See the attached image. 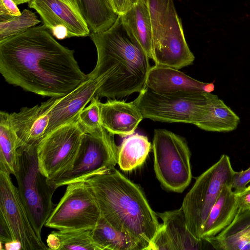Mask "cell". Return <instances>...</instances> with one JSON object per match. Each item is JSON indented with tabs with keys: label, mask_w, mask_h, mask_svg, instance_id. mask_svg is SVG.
<instances>
[{
	"label": "cell",
	"mask_w": 250,
	"mask_h": 250,
	"mask_svg": "<svg viewBox=\"0 0 250 250\" xmlns=\"http://www.w3.org/2000/svg\"><path fill=\"white\" fill-rule=\"evenodd\" d=\"M97 96L93 98L89 105L79 113L77 121L85 132H92L103 126L101 122V102Z\"/></svg>",
	"instance_id": "obj_28"
},
{
	"label": "cell",
	"mask_w": 250,
	"mask_h": 250,
	"mask_svg": "<svg viewBox=\"0 0 250 250\" xmlns=\"http://www.w3.org/2000/svg\"><path fill=\"white\" fill-rule=\"evenodd\" d=\"M236 194L238 204L236 215L250 211V185L242 192Z\"/></svg>",
	"instance_id": "obj_32"
},
{
	"label": "cell",
	"mask_w": 250,
	"mask_h": 250,
	"mask_svg": "<svg viewBox=\"0 0 250 250\" xmlns=\"http://www.w3.org/2000/svg\"><path fill=\"white\" fill-rule=\"evenodd\" d=\"M150 15L152 51L157 52L185 38L173 0H145Z\"/></svg>",
	"instance_id": "obj_15"
},
{
	"label": "cell",
	"mask_w": 250,
	"mask_h": 250,
	"mask_svg": "<svg viewBox=\"0 0 250 250\" xmlns=\"http://www.w3.org/2000/svg\"><path fill=\"white\" fill-rule=\"evenodd\" d=\"M92 229L53 231L48 236L50 250H100L92 236Z\"/></svg>",
	"instance_id": "obj_26"
},
{
	"label": "cell",
	"mask_w": 250,
	"mask_h": 250,
	"mask_svg": "<svg viewBox=\"0 0 250 250\" xmlns=\"http://www.w3.org/2000/svg\"><path fill=\"white\" fill-rule=\"evenodd\" d=\"M163 224L152 240L148 250H197L202 249V240L189 230L183 209L158 213Z\"/></svg>",
	"instance_id": "obj_14"
},
{
	"label": "cell",
	"mask_w": 250,
	"mask_h": 250,
	"mask_svg": "<svg viewBox=\"0 0 250 250\" xmlns=\"http://www.w3.org/2000/svg\"><path fill=\"white\" fill-rule=\"evenodd\" d=\"M28 6L39 14L43 25L59 40L90 34L78 0H32Z\"/></svg>",
	"instance_id": "obj_12"
},
{
	"label": "cell",
	"mask_w": 250,
	"mask_h": 250,
	"mask_svg": "<svg viewBox=\"0 0 250 250\" xmlns=\"http://www.w3.org/2000/svg\"><path fill=\"white\" fill-rule=\"evenodd\" d=\"M92 232L100 250H144L136 240L115 229L102 216Z\"/></svg>",
	"instance_id": "obj_25"
},
{
	"label": "cell",
	"mask_w": 250,
	"mask_h": 250,
	"mask_svg": "<svg viewBox=\"0 0 250 250\" xmlns=\"http://www.w3.org/2000/svg\"><path fill=\"white\" fill-rule=\"evenodd\" d=\"M0 73L9 84L51 98L66 95L87 79L74 51L43 25L0 41Z\"/></svg>",
	"instance_id": "obj_1"
},
{
	"label": "cell",
	"mask_w": 250,
	"mask_h": 250,
	"mask_svg": "<svg viewBox=\"0 0 250 250\" xmlns=\"http://www.w3.org/2000/svg\"><path fill=\"white\" fill-rule=\"evenodd\" d=\"M17 5L29 2L32 0H13Z\"/></svg>",
	"instance_id": "obj_35"
},
{
	"label": "cell",
	"mask_w": 250,
	"mask_h": 250,
	"mask_svg": "<svg viewBox=\"0 0 250 250\" xmlns=\"http://www.w3.org/2000/svg\"><path fill=\"white\" fill-rule=\"evenodd\" d=\"M115 11L119 15L125 14L131 6L134 0H109Z\"/></svg>",
	"instance_id": "obj_33"
},
{
	"label": "cell",
	"mask_w": 250,
	"mask_h": 250,
	"mask_svg": "<svg viewBox=\"0 0 250 250\" xmlns=\"http://www.w3.org/2000/svg\"><path fill=\"white\" fill-rule=\"evenodd\" d=\"M207 93L192 97L170 96L156 93L146 86L133 102L144 119L192 124L194 113L206 101Z\"/></svg>",
	"instance_id": "obj_11"
},
{
	"label": "cell",
	"mask_w": 250,
	"mask_h": 250,
	"mask_svg": "<svg viewBox=\"0 0 250 250\" xmlns=\"http://www.w3.org/2000/svg\"><path fill=\"white\" fill-rule=\"evenodd\" d=\"M94 195L102 216L117 230L148 250L161 224L140 188L115 168L84 181Z\"/></svg>",
	"instance_id": "obj_3"
},
{
	"label": "cell",
	"mask_w": 250,
	"mask_h": 250,
	"mask_svg": "<svg viewBox=\"0 0 250 250\" xmlns=\"http://www.w3.org/2000/svg\"><path fill=\"white\" fill-rule=\"evenodd\" d=\"M67 186L45 226L60 230L94 229L102 214L92 192L84 181Z\"/></svg>",
	"instance_id": "obj_8"
},
{
	"label": "cell",
	"mask_w": 250,
	"mask_h": 250,
	"mask_svg": "<svg viewBox=\"0 0 250 250\" xmlns=\"http://www.w3.org/2000/svg\"><path fill=\"white\" fill-rule=\"evenodd\" d=\"M100 78L87 79L73 90L59 98H51L43 102L49 116V124L45 133L77 120L79 113L96 96L100 86Z\"/></svg>",
	"instance_id": "obj_13"
},
{
	"label": "cell",
	"mask_w": 250,
	"mask_h": 250,
	"mask_svg": "<svg viewBox=\"0 0 250 250\" xmlns=\"http://www.w3.org/2000/svg\"><path fill=\"white\" fill-rule=\"evenodd\" d=\"M234 171L229 157L222 155L216 163L196 179L184 197L181 208L187 225L197 239L202 240L203 226L223 188L231 185Z\"/></svg>",
	"instance_id": "obj_6"
},
{
	"label": "cell",
	"mask_w": 250,
	"mask_h": 250,
	"mask_svg": "<svg viewBox=\"0 0 250 250\" xmlns=\"http://www.w3.org/2000/svg\"><path fill=\"white\" fill-rule=\"evenodd\" d=\"M238 210L236 194L231 185H226L221 191L203 226L201 239L205 240L221 232L232 222Z\"/></svg>",
	"instance_id": "obj_20"
},
{
	"label": "cell",
	"mask_w": 250,
	"mask_h": 250,
	"mask_svg": "<svg viewBox=\"0 0 250 250\" xmlns=\"http://www.w3.org/2000/svg\"><path fill=\"white\" fill-rule=\"evenodd\" d=\"M118 154L114 135L104 127L95 132H84L72 163L62 172L47 179V182L57 189L109 171L118 164Z\"/></svg>",
	"instance_id": "obj_5"
},
{
	"label": "cell",
	"mask_w": 250,
	"mask_h": 250,
	"mask_svg": "<svg viewBox=\"0 0 250 250\" xmlns=\"http://www.w3.org/2000/svg\"><path fill=\"white\" fill-rule=\"evenodd\" d=\"M85 131L77 120L62 125L45 135L36 146L41 172L50 179L72 163Z\"/></svg>",
	"instance_id": "obj_10"
},
{
	"label": "cell",
	"mask_w": 250,
	"mask_h": 250,
	"mask_svg": "<svg viewBox=\"0 0 250 250\" xmlns=\"http://www.w3.org/2000/svg\"><path fill=\"white\" fill-rule=\"evenodd\" d=\"M9 114L0 112V170L15 175L18 167L17 151L21 144Z\"/></svg>",
	"instance_id": "obj_22"
},
{
	"label": "cell",
	"mask_w": 250,
	"mask_h": 250,
	"mask_svg": "<svg viewBox=\"0 0 250 250\" xmlns=\"http://www.w3.org/2000/svg\"><path fill=\"white\" fill-rule=\"evenodd\" d=\"M21 13L13 0H0V17L19 16Z\"/></svg>",
	"instance_id": "obj_31"
},
{
	"label": "cell",
	"mask_w": 250,
	"mask_h": 250,
	"mask_svg": "<svg viewBox=\"0 0 250 250\" xmlns=\"http://www.w3.org/2000/svg\"><path fill=\"white\" fill-rule=\"evenodd\" d=\"M89 36L96 47L97 59L87 77L101 79L97 97L116 99L145 89L149 58L127 33L120 15L108 29Z\"/></svg>",
	"instance_id": "obj_2"
},
{
	"label": "cell",
	"mask_w": 250,
	"mask_h": 250,
	"mask_svg": "<svg viewBox=\"0 0 250 250\" xmlns=\"http://www.w3.org/2000/svg\"><path fill=\"white\" fill-rule=\"evenodd\" d=\"M37 145L18 148V167L14 176L22 203L34 229L41 237L42 227L57 205L52 201L56 188L48 183L47 178L39 169Z\"/></svg>",
	"instance_id": "obj_4"
},
{
	"label": "cell",
	"mask_w": 250,
	"mask_h": 250,
	"mask_svg": "<svg viewBox=\"0 0 250 250\" xmlns=\"http://www.w3.org/2000/svg\"><path fill=\"white\" fill-rule=\"evenodd\" d=\"M9 115L21 146H36L45 136L49 116L43 103L32 107H22L18 112Z\"/></svg>",
	"instance_id": "obj_19"
},
{
	"label": "cell",
	"mask_w": 250,
	"mask_h": 250,
	"mask_svg": "<svg viewBox=\"0 0 250 250\" xmlns=\"http://www.w3.org/2000/svg\"><path fill=\"white\" fill-rule=\"evenodd\" d=\"M100 105L101 124L113 135L125 137L134 133L144 119L133 102L109 100Z\"/></svg>",
	"instance_id": "obj_18"
},
{
	"label": "cell",
	"mask_w": 250,
	"mask_h": 250,
	"mask_svg": "<svg viewBox=\"0 0 250 250\" xmlns=\"http://www.w3.org/2000/svg\"><path fill=\"white\" fill-rule=\"evenodd\" d=\"M78 2L90 33L107 30L119 17L109 0H78Z\"/></svg>",
	"instance_id": "obj_23"
},
{
	"label": "cell",
	"mask_w": 250,
	"mask_h": 250,
	"mask_svg": "<svg viewBox=\"0 0 250 250\" xmlns=\"http://www.w3.org/2000/svg\"><path fill=\"white\" fill-rule=\"evenodd\" d=\"M41 22L35 13L26 9L19 16L0 17V41L19 34Z\"/></svg>",
	"instance_id": "obj_27"
},
{
	"label": "cell",
	"mask_w": 250,
	"mask_h": 250,
	"mask_svg": "<svg viewBox=\"0 0 250 250\" xmlns=\"http://www.w3.org/2000/svg\"><path fill=\"white\" fill-rule=\"evenodd\" d=\"M215 249L219 250H250V238L233 234L224 237L214 236L206 239Z\"/></svg>",
	"instance_id": "obj_29"
},
{
	"label": "cell",
	"mask_w": 250,
	"mask_h": 250,
	"mask_svg": "<svg viewBox=\"0 0 250 250\" xmlns=\"http://www.w3.org/2000/svg\"><path fill=\"white\" fill-rule=\"evenodd\" d=\"M250 182V167L245 170L234 171L231 187L235 194L243 191L247 185Z\"/></svg>",
	"instance_id": "obj_30"
},
{
	"label": "cell",
	"mask_w": 250,
	"mask_h": 250,
	"mask_svg": "<svg viewBox=\"0 0 250 250\" xmlns=\"http://www.w3.org/2000/svg\"><path fill=\"white\" fill-rule=\"evenodd\" d=\"M181 72L179 69L155 64L148 71L146 86L163 95L192 97L207 92V85Z\"/></svg>",
	"instance_id": "obj_16"
},
{
	"label": "cell",
	"mask_w": 250,
	"mask_h": 250,
	"mask_svg": "<svg viewBox=\"0 0 250 250\" xmlns=\"http://www.w3.org/2000/svg\"><path fill=\"white\" fill-rule=\"evenodd\" d=\"M120 16L127 33L139 43L151 59L152 26L149 8L145 0H134L128 10Z\"/></svg>",
	"instance_id": "obj_21"
},
{
	"label": "cell",
	"mask_w": 250,
	"mask_h": 250,
	"mask_svg": "<svg viewBox=\"0 0 250 250\" xmlns=\"http://www.w3.org/2000/svg\"><path fill=\"white\" fill-rule=\"evenodd\" d=\"M0 224L8 229L14 243L22 250H46L34 229L10 174L0 170Z\"/></svg>",
	"instance_id": "obj_9"
},
{
	"label": "cell",
	"mask_w": 250,
	"mask_h": 250,
	"mask_svg": "<svg viewBox=\"0 0 250 250\" xmlns=\"http://www.w3.org/2000/svg\"><path fill=\"white\" fill-rule=\"evenodd\" d=\"M240 121L239 116L218 97L207 93V100L197 107L193 124L208 131L226 132L235 130Z\"/></svg>",
	"instance_id": "obj_17"
},
{
	"label": "cell",
	"mask_w": 250,
	"mask_h": 250,
	"mask_svg": "<svg viewBox=\"0 0 250 250\" xmlns=\"http://www.w3.org/2000/svg\"><path fill=\"white\" fill-rule=\"evenodd\" d=\"M152 145L146 136L133 133L125 137L118 146V164L124 171L141 166L146 160Z\"/></svg>",
	"instance_id": "obj_24"
},
{
	"label": "cell",
	"mask_w": 250,
	"mask_h": 250,
	"mask_svg": "<svg viewBox=\"0 0 250 250\" xmlns=\"http://www.w3.org/2000/svg\"><path fill=\"white\" fill-rule=\"evenodd\" d=\"M152 149L154 169L162 186L168 190L182 192L192 178L190 152L185 140L167 130L156 129Z\"/></svg>",
	"instance_id": "obj_7"
},
{
	"label": "cell",
	"mask_w": 250,
	"mask_h": 250,
	"mask_svg": "<svg viewBox=\"0 0 250 250\" xmlns=\"http://www.w3.org/2000/svg\"><path fill=\"white\" fill-rule=\"evenodd\" d=\"M232 234L238 236L250 238V223Z\"/></svg>",
	"instance_id": "obj_34"
}]
</instances>
